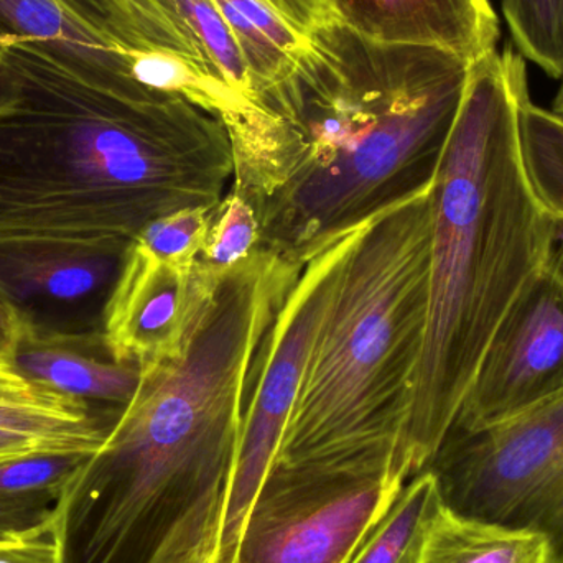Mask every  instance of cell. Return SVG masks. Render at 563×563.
Segmentation results:
<instances>
[{
  "mask_svg": "<svg viewBox=\"0 0 563 563\" xmlns=\"http://www.w3.org/2000/svg\"><path fill=\"white\" fill-rule=\"evenodd\" d=\"M0 52L19 81L0 114V297L13 307L58 264L122 260L152 221L221 203L234 158L220 115L108 91L30 40Z\"/></svg>",
  "mask_w": 563,
  "mask_h": 563,
  "instance_id": "1",
  "label": "cell"
},
{
  "mask_svg": "<svg viewBox=\"0 0 563 563\" xmlns=\"http://www.w3.org/2000/svg\"><path fill=\"white\" fill-rule=\"evenodd\" d=\"M472 63L386 45L323 19L290 71L228 122L233 190L257 250L301 266L328 241L435 181Z\"/></svg>",
  "mask_w": 563,
  "mask_h": 563,
  "instance_id": "2",
  "label": "cell"
},
{
  "mask_svg": "<svg viewBox=\"0 0 563 563\" xmlns=\"http://www.w3.org/2000/svg\"><path fill=\"white\" fill-rule=\"evenodd\" d=\"M529 98L526 59L511 46L472 63L433 185L429 307L402 446L412 478L449 435L499 324L549 263L554 218L519 145Z\"/></svg>",
  "mask_w": 563,
  "mask_h": 563,
  "instance_id": "3",
  "label": "cell"
},
{
  "mask_svg": "<svg viewBox=\"0 0 563 563\" xmlns=\"http://www.w3.org/2000/svg\"><path fill=\"white\" fill-rule=\"evenodd\" d=\"M433 185L374 214L347 254L274 465L371 460L410 476L402 446L429 307Z\"/></svg>",
  "mask_w": 563,
  "mask_h": 563,
  "instance_id": "4",
  "label": "cell"
},
{
  "mask_svg": "<svg viewBox=\"0 0 563 563\" xmlns=\"http://www.w3.org/2000/svg\"><path fill=\"white\" fill-rule=\"evenodd\" d=\"M423 472L445 508L541 532L563 563V390L493 426L452 430Z\"/></svg>",
  "mask_w": 563,
  "mask_h": 563,
  "instance_id": "5",
  "label": "cell"
},
{
  "mask_svg": "<svg viewBox=\"0 0 563 563\" xmlns=\"http://www.w3.org/2000/svg\"><path fill=\"white\" fill-rule=\"evenodd\" d=\"M410 479L396 462L274 465L233 563H350Z\"/></svg>",
  "mask_w": 563,
  "mask_h": 563,
  "instance_id": "6",
  "label": "cell"
},
{
  "mask_svg": "<svg viewBox=\"0 0 563 563\" xmlns=\"http://www.w3.org/2000/svg\"><path fill=\"white\" fill-rule=\"evenodd\" d=\"M367 221L338 234L301 264L261 344L244 409L221 563H233L251 506L276 462L305 366L327 317L344 261Z\"/></svg>",
  "mask_w": 563,
  "mask_h": 563,
  "instance_id": "7",
  "label": "cell"
},
{
  "mask_svg": "<svg viewBox=\"0 0 563 563\" xmlns=\"http://www.w3.org/2000/svg\"><path fill=\"white\" fill-rule=\"evenodd\" d=\"M563 390V279L545 266L488 344L452 430L509 419Z\"/></svg>",
  "mask_w": 563,
  "mask_h": 563,
  "instance_id": "8",
  "label": "cell"
},
{
  "mask_svg": "<svg viewBox=\"0 0 563 563\" xmlns=\"http://www.w3.org/2000/svg\"><path fill=\"white\" fill-rule=\"evenodd\" d=\"M203 263L178 267L132 243L102 307L101 334L118 363H142L170 350L218 277Z\"/></svg>",
  "mask_w": 563,
  "mask_h": 563,
  "instance_id": "9",
  "label": "cell"
},
{
  "mask_svg": "<svg viewBox=\"0 0 563 563\" xmlns=\"http://www.w3.org/2000/svg\"><path fill=\"white\" fill-rule=\"evenodd\" d=\"M324 19L386 45L427 46L478 62L498 49L492 0H318Z\"/></svg>",
  "mask_w": 563,
  "mask_h": 563,
  "instance_id": "10",
  "label": "cell"
},
{
  "mask_svg": "<svg viewBox=\"0 0 563 563\" xmlns=\"http://www.w3.org/2000/svg\"><path fill=\"white\" fill-rule=\"evenodd\" d=\"M7 354L23 376L96 409L118 412L139 383V364L118 363L109 354L101 331L49 327L22 311Z\"/></svg>",
  "mask_w": 563,
  "mask_h": 563,
  "instance_id": "11",
  "label": "cell"
},
{
  "mask_svg": "<svg viewBox=\"0 0 563 563\" xmlns=\"http://www.w3.org/2000/svg\"><path fill=\"white\" fill-rule=\"evenodd\" d=\"M115 417L29 379L0 354V462L35 453L92 455Z\"/></svg>",
  "mask_w": 563,
  "mask_h": 563,
  "instance_id": "12",
  "label": "cell"
},
{
  "mask_svg": "<svg viewBox=\"0 0 563 563\" xmlns=\"http://www.w3.org/2000/svg\"><path fill=\"white\" fill-rule=\"evenodd\" d=\"M0 40L40 43L79 78L134 98H162L135 78V62L63 0H0Z\"/></svg>",
  "mask_w": 563,
  "mask_h": 563,
  "instance_id": "13",
  "label": "cell"
},
{
  "mask_svg": "<svg viewBox=\"0 0 563 563\" xmlns=\"http://www.w3.org/2000/svg\"><path fill=\"white\" fill-rule=\"evenodd\" d=\"M416 563H554V555L541 532L468 518L442 505Z\"/></svg>",
  "mask_w": 563,
  "mask_h": 563,
  "instance_id": "14",
  "label": "cell"
},
{
  "mask_svg": "<svg viewBox=\"0 0 563 563\" xmlns=\"http://www.w3.org/2000/svg\"><path fill=\"white\" fill-rule=\"evenodd\" d=\"M211 2L233 35L253 99L290 71L307 45L308 33L271 0Z\"/></svg>",
  "mask_w": 563,
  "mask_h": 563,
  "instance_id": "15",
  "label": "cell"
},
{
  "mask_svg": "<svg viewBox=\"0 0 563 563\" xmlns=\"http://www.w3.org/2000/svg\"><path fill=\"white\" fill-rule=\"evenodd\" d=\"M85 453H35L0 462V538L48 521L65 499Z\"/></svg>",
  "mask_w": 563,
  "mask_h": 563,
  "instance_id": "16",
  "label": "cell"
},
{
  "mask_svg": "<svg viewBox=\"0 0 563 563\" xmlns=\"http://www.w3.org/2000/svg\"><path fill=\"white\" fill-rule=\"evenodd\" d=\"M442 508L435 476H413L350 563H416L433 516Z\"/></svg>",
  "mask_w": 563,
  "mask_h": 563,
  "instance_id": "17",
  "label": "cell"
},
{
  "mask_svg": "<svg viewBox=\"0 0 563 563\" xmlns=\"http://www.w3.org/2000/svg\"><path fill=\"white\" fill-rule=\"evenodd\" d=\"M519 145L536 197L552 217H563V119L526 99L519 108Z\"/></svg>",
  "mask_w": 563,
  "mask_h": 563,
  "instance_id": "18",
  "label": "cell"
},
{
  "mask_svg": "<svg viewBox=\"0 0 563 563\" xmlns=\"http://www.w3.org/2000/svg\"><path fill=\"white\" fill-rule=\"evenodd\" d=\"M515 49L545 75L563 79V0H501Z\"/></svg>",
  "mask_w": 563,
  "mask_h": 563,
  "instance_id": "19",
  "label": "cell"
},
{
  "mask_svg": "<svg viewBox=\"0 0 563 563\" xmlns=\"http://www.w3.org/2000/svg\"><path fill=\"white\" fill-rule=\"evenodd\" d=\"M260 241L256 210L243 195L233 190L218 205L200 263L224 273L247 260L260 247Z\"/></svg>",
  "mask_w": 563,
  "mask_h": 563,
  "instance_id": "20",
  "label": "cell"
},
{
  "mask_svg": "<svg viewBox=\"0 0 563 563\" xmlns=\"http://www.w3.org/2000/svg\"><path fill=\"white\" fill-rule=\"evenodd\" d=\"M217 208H188L152 221L134 243L155 260L194 267L207 244Z\"/></svg>",
  "mask_w": 563,
  "mask_h": 563,
  "instance_id": "21",
  "label": "cell"
},
{
  "mask_svg": "<svg viewBox=\"0 0 563 563\" xmlns=\"http://www.w3.org/2000/svg\"><path fill=\"white\" fill-rule=\"evenodd\" d=\"M0 563H66L63 506L36 528L2 536Z\"/></svg>",
  "mask_w": 563,
  "mask_h": 563,
  "instance_id": "22",
  "label": "cell"
},
{
  "mask_svg": "<svg viewBox=\"0 0 563 563\" xmlns=\"http://www.w3.org/2000/svg\"><path fill=\"white\" fill-rule=\"evenodd\" d=\"M271 2L276 3L285 15L290 16L307 33L321 16L318 0H271Z\"/></svg>",
  "mask_w": 563,
  "mask_h": 563,
  "instance_id": "23",
  "label": "cell"
},
{
  "mask_svg": "<svg viewBox=\"0 0 563 563\" xmlns=\"http://www.w3.org/2000/svg\"><path fill=\"white\" fill-rule=\"evenodd\" d=\"M19 328V310L0 297V354L9 353Z\"/></svg>",
  "mask_w": 563,
  "mask_h": 563,
  "instance_id": "24",
  "label": "cell"
},
{
  "mask_svg": "<svg viewBox=\"0 0 563 563\" xmlns=\"http://www.w3.org/2000/svg\"><path fill=\"white\" fill-rule=\"evenodd\" d=\"M19 98V81L15 73L0 52V114L9 111Z\"/></svg>",
  "mask_w": 563,
  "mask_h": 563,
  "instance_id": "25",
  "label": "cell"
},
{
  "mask_svg": "<svg viewBox=\"0 0 563 563\" xmlns=\"http://www.w3.org/2000/svg\"><path fill=\"white\" fill-rule=\"evenodd\" d=\"M551 253L548 266L563 279V217H552Z\"/></svg>",
  "mask_w": 563,
  "mask_h": 563,
  "instance_id": "26",
  "label": "cell"
},
{
  "mask_svg": "<svg viewBox=\"0 0 563 563\" xmlns=\"http://www.w3.org/2000/svg\"><path fill=\"white\" fill-rule=\"evenodd\" d=\"M552 112H555V114L561 115L563 119V79L561 82V88H559L558 95H555L554 102H552Z\"/></svg>",
  "mask_w": 563,
  "mask_h": 563,
  "instance_id": "27",
  "label": "cell"
}]
</instances>
